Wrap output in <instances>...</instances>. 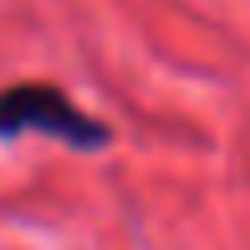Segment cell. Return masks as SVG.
<instances>
[{
	"label": "cell",
	"mask_w": 250,
	"mask_h": 250,
	"mask_svg": "<svg viewBox=\"0 0 250 250\" xmlns=\"http://www.w3.org/2000/svg\"><path fill=\"white\" fill-rule=\"evenodd\" d=\"M50 134L75 150H100L113 142L100 117L83 113L71 96L54 83H13L0 88V138H21V134Z\"/></svg>",
	"instance_id": "1"
}]
</instances>
